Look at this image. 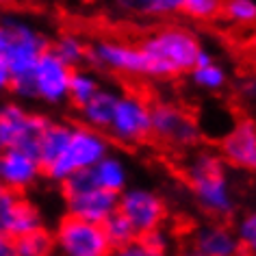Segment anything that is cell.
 I'll return each instance as SVG.
<instances>
[{
  "instance_id": "obj_1",
  "label": "cell",
  "mask_w": 256,
  "mask_h": 256,
  "mask_svg": "<svg viewBox=\"0 0 256 256\" xmlns=\"http://www.w3.org/2000/svg\"><path fill=\"white\" fill-rule=\"evenodd\" d=\"M182 172L191 198L204 215L226 222L236 213V189L230 178L228 163L220 152L208 148L191 152Z\"/></svg>"
},
{
  "instance_id": "obj_2",
  "label": "cell",
  "mask_w": 256,
  "mask_h": 256,
  "mask_svg": "<svg viewBox=\"0 0 256 256\" xmlns=\"http://www.w3.org/2000/svg\"><path fill=\"white\" fill-rule=\"evenodd\" d=\"M148 59L150 78L170 80L191 74L204 50L200 37L184 24H163L139 42Z\"/></svg>"
},
{
  "instance_id": "obj_3",
  "label": "cell",
  "mask_w": 256,
  "mask_h": 256,
  "mask_svg": "<svg viewBox=\"0 0 256 256\" xmlns=\"http://www.w3.org/2000/svg\"><path fill=\"white\" fill-rule=\"evenodd\" d=\"M46 33L26 18L4 14L0 18V56L9 63L14 80L33 76L37 61L50 50Z\"/></svg>"
},
{
  "instance_id": "obj_4",
  "label": "cell",
  "mask_w": 256,
  "mask_h": 256,
  "mask_svg": "<svg viewBox=\"0 0 256 256\" xmlns=\"http://www.w3.org/2000/svg\"><path fill=\"white\" fill-rule=\"evenodd\" d=\"M106 154H111V139L106 132H100L85 124H74L72 137L63 154L44 172V176L56 184H63L78 172L96 168Z\"/></svg>"
},
{
  "instance_id": "obj_5",
  "label": "cell",
  "mask_w": 256,
  "mask_h": 256,
  "mask_svg": "<svg viewBox=\"0 0 256 256\" xmlns=\"http://www.w3.org/2000/svg\"><path fill=\"white\" fill-rule=\"evenodd\" d=\"M68 215L80 217L92 224H104L120 210V196L96 187L92 170L78 172L61 184Z\"/></svg>"
},
{
  "instance_id": "obj_6",
  "label": "cell",
  "mask_w": 256,
  "mask_h": 256,
  "mask_svg": "<svg viewBox=\"0 0 256 256\" xmlns=\"http://www.w3.org/2000/svg\"><path fill=\"white\" fill-rule=\"evenodd\" d=\"M54 252L59 256H111L113 246L102 224H92L74 215H63L52 230Z\"/></svg>"
},
{
  "instance_id": "obj_7",
  "label": "cell",
  "mask_w": 256,
  "mask_h": 256,
  "mask_svg": "<svg viewBox=\"0 0 256 256\" xmlns=\"http://www.w3.org/2000/svg\"><path fill=\"white\" fill-rule=\"evenodd\" d=\"M48 124L46 115L28 111L22 102H0V152L18 148L37 154V146Z\"/></svg>"
},
{
  "instance_id": "obj_8",
  "label": "cell",
  "mask_w": 256,
  "mask_h": 256,
  "mask_svg": "<svg viewBox=\"0 0 256 256\" xmlns=\"http://www.w3.org/2000/svg\"><path fill=\"white\" fill-rule=\"evenodd\" d=\"M152 139L170 148L189 150L202 139V126L187 108L176 102H152Z\"/></svg>"
},
{
  "instance_id": "obj_9",
  "label": "cell",
  "mask_w": 256,
  "mask_h": 256,
  "mask_svg": "<svg viewBox=\"0 0 256 256\" xmlns=\"http://www.w3.org/2000/svg\"><path fill=\"white\" fill-rule=\"evenodd\" d=\"M92 70L124 78H150L148 59L139 44L124 40H98L89 46Z\"/></svg>"
},
{
  "instance_id": "obj_10",
  "label": "cell",
  "mask_w": 256,
  "mask_h": 256,
  "mask_svg": "<svg viewBox=\"0 0 256 256\" xmlns=\"http://www.w3.org/2000/svg\"><path fill=\"white\" fill-rule=\"evenodd\" d=\"M106 135L120 146H139L152 137V102L142 94L124 92L115 108Z\"/></svg>"
},
{
  "instance_id": "obj_11",
  "label": "cell",
  "mask_w": 256,
  "mask_h": 256,
  "mask_svg": "<svg viewBox=\"0 0 256 256\" xmlns=\"http://www.w3.org/2000/svg\"><path fill=\"white\" fill-rule=\"evenodd\" d=\"M120 213L132 224L139 239L150 232H156L165 226L168 204L163 196L150 187L132 184L120 196Z\"/></svg>"
},
{
  "instance_id": "obj_12",
  "label": "cell",
  "mask_w": 256,
  "mask_h": 256,
  "mask_svg": "<svg viewBox=\"0 0 256 256\" xmlns=\"http://www.w3.org/2000/svg\"><path fill=\"white\" fill-rule=\"evenodd\" d=\"M74 68H70L66 61H61L52 50L44 52L33 70V85L37 100L44 104L59 106L70 102V85H72Z\"/></svg>"
},
{
  "instance_id": "obj_13",
  "label": "cell",
  "mask_w": 256,
  "mask_h": 256,
  "mask_svg": "<svg viewBox=\"0 0 256 256\" xmlns=\"http://www.w3.org/2000/svg\"><path fill=\"white\" fill-rule=\"evenodd\" d=\"M217 152L228 163V168L256 174V120H236L222 135Z\"/></svg>"
},
{
  "instance_id": "obj_14",
  "label": "cell",
  "mask_w": 256,
  "mask_h": 256,
  "mask_svg": "<svg viewBox=\"0 0 256 256\" xmlns=\"http://www.w3.org/2000/svg\"><path fill=\"white\" fill-rule=\"evenodd\" d=\"M0 228L9 239H20L44 228V215L28 198L22 194L0 189Z\"/></svg>"
},
{
  "instance_id": "obj_15",
  "label": "cell",
  "mask_w": 256,
  "mask_h": 256,
  "mask_svg": "<svg viewBox=\"0 0 256 256\" xmlns=\"http://www.w3.org/2000/svg\"><path fill=\"white\" fill-rule=\"evenodd\" d=\"M44 176L40 158L26 150H2L0 152V189L24 194L33 189Z\"/></svg>"
},
{
  "instance_id": "obj_16",
  "label": "cell",
  "mask_w": 256,
  "mask_h": 256,
  "mask_svg": "<svg viewBox=\"0 0 256 256\" xmlns=\"http://www.w3.org/2000/svg\"><path fill=\"white\" fill-rule=\"evenodd\" d=\"M191 250L200 256H241V241L236 230L226 222H206L200 224L191 232Z\"/></svg>"
},
{
  "instance_id": "obj_17",
  "label": "cell",
  "mask_w": 256,
  "mask_h": 256,
  "mask_svg": "<svg viewBox=\"0 0 256 256\" xmlns=\"http://www.w3.org/2000/svg\"><path fill=\"white\" fill-rule=\"evenodd\" d=\"M122 89L113 87V85H104L85 106L78 111L80 124H85L89 128H96L100 132H106L111 126V120L118 108V102L122 98Z\"/></svg>"
},
{
  "instance_id": "obj_18",
  "label": "cell",
  "mask_w": 256,
  "mask_h": 256,
  "mask_svg": "<svg viewBox=\"0 0 256 256\" xmlns=\"http://www.w3.org/2000/svg\"><path fill=\"white\" fill-rule=\"evenodd\" d=\"M92 178L96 182V187L108 191V194L122 196L124 191L130 187L128 180H130V172H128L126 161L120 154H106L102 161L92 168Z\"/></svg>"
},
{
  "instance_id": "obj_19",
  "label": "cell",
  "mask_w": 256,
  "mask_h": 256,
  "mask_svg": "<svg viewBox=\"0 0 256 256\" xmlns=\"http://www.w3.org/2000/svg\"><path fill=\"white\" fill-rule=\"evenodd\" d=\"M189 78L194 82L196 89L206 92V94H217L228 85L226 68H224L220 61H215V56L210 54L206 48H204L200 52V56H198V66L191 70Z\"/></svg>"
},
{
  "instance_id": "obj_20",
  "label": "cell",
  "mask_w": 256,
  "mask_h": 256,
  "mask_svg": "<svg viewBox=\"0 0 256 256\" xmlns=\"http://www.w3.org/2000/svg\"><path fill=\"white\" fill-rule=\"evenodd\" d=\"M72 128L74 124H68V122H50L48 128L44 130L40 146H37V156H40L44 172L63 154L70 137H72Z\"/></svg>"
},
{
  "instance_id": "obj_21",
  "label": "cell",
  "mask_w": 256,
  "mask_h": 256,
  "mask_svg": "<svg viewBox=\"0 0 256 256\" xmlns=\"http://www.w3.org/2000/svg\"><path fill=\"white\" fill-rule=\"evenodd\" d=\"M50 50L74 70H78L82 63L89 61V44L74 30H66V33L56 35Z\"/></svg>"
},
{
  "instance_id": "obj_22",
  "label": "cell",
  "mask_w": 256,
  "mask_h": 256,
  "mask_svg": "<svg viewBox=\"0 0 256 256\" xmlns=\"http://www.w3.org/2000/svg\"><path fill=\"white\" fill-rule=\"evenodd\" d=\"M115 4L130 16L170 18V16L182 14L184 0H115Z\"/></svg>"
},
{
  "instance_id": "obj_23",
  "label": "cell",
  "mask_w": 256,
  "mask_h": 256,
  "mask_svg": "<svg viewBox=\"0 0 256 256\" xmlns=\"http://www.w3.org/2000/svg\"><path fill=\"white\" fill-rule=\"evenodd\" d=\"M102 87H104V82L100 80V76L96 70H92V68L74 70L72 85H70V104H72L76 111H80Z\"/></svg>"
},
{
  "instance_id": "obj_24",
  "label": "cell",
  "mask_w": 256,
  "mask_h": 256,
  "mask_svg": "<svg viewBox=\"0 0 256 256\" xmlns=\"http://www.w3.org/2000/svg\"><path fill=\"white\" fill-rule=\"evenodd\" d=\"M16 252H18V256H50V254H54L52 232L42 228L30 234L20 236V239H16Z\"/></svg>"
},
{
  "instance_id": "obj_25",
  "label": "cell",
  "mask_w": 256,
  "mask_h": 256,
  "mask_svg": "<svg viewBox=\"0 0 256 256\" xmlns=\"http://www.w3.org/2000/svg\"><path fill=\"white\" fill-rule=\"evenodd\" d=\"M222 18L236 28L256 26V0H224Z\"/></svg>"
},
{
  "instance_id": "obj_26",
  "label": "cell",
  "mask_w": 256,
  "mask_h": 256,
  "mask_svg": "<svg viewBox=\"0 0 256 256\" xmlns=\"http://www.w3.org/2000/svg\"><path fill=\"white\" fill-rule=\"evenodd\" d=\"M104 232H106V236H108V241H111L113 250L128 248V246H132L135 241H139L137 230L132 228V224L128 222L126 217L120 213V210L104 224Z\"/></svg>"
},
{
  "instance_id": "obj_27",
  "label": "cell",
  "mask_w": 256,
  "mask_h": 256,
  "mask_svg": "<svg viewBox=\"0 0 256 256\" xmlns=\"http://www.w3.org/2000/svg\"><path fill=\"white\" fill-rule=\"evenodd\" d=\"M224 14V0H184L182 16L191 22L208 24L220 20Z\"/></svg>"
},
{
  "instance_id": "obj_28",
  "label": "cell",
  "mask_w": 256,
  "mask_h": 256,
  "mask_svg": "<svg viewBox=\"0 0 256 256\" xmlns=\"http://www.w3.org/2000/svg\"><path fill=\"white\" fill-rule=\"evenodd\" d=\"M243 256H256V208L243 213L234 224Z\"/></svg>"
},
{
  "instance_id": "obj_29",
  "label": "cell",
  "mask_w": 256,
  "mask_h": 256,
  "mask_svg": "<svg viewBox=\"0 0 256 256\" xmlns=\"http://www.w3.org/2000/svg\"><path fill=\"white\" fill-rule=\"evenodd\" d=\"M111 256H170V254L156 252V250H152L150 246H146V243L139 239V241H135L132 246H128V248L113 250V254H111Z\"/></svg>"
},
{
  "instance_id": "obj_30",
  "label": "cell",
  "mask_w": 256,
  "mask_h": 256,
  "mask_svg": "<svg viewBox=\"0 0 256 256\" xmlns=\"http://www.w3.org/2000/svg\"><path fill=\"white\" fill-rule=\"evenodd\" d=\"M142 241L146 243V246H150L152 250H156V252H163V254H170V248H172V239L170 234L165 232V230H156V232H150L142 236Z\"/></svg>"
},
{
  "instance_id": "obj_31",
  "label": "cell",
  "mask_w": 256,
  "mask_h": 256,
  "mask_svg": "<svg viewBox=\"0 0 256 256\" xmlns=\"http://www.w3.org/2000/svg\"><path fill=\"white\" fill-rule=\"evenodd\" d=\"M14 89V72H11L9 63L0 56V96L9 94Z\"/></svg>"
},
{
  "instance_id": "obj_32",
  "label": "cell",
  "mask_w": 256,
  "mask_h": 256,
  "mask_svg": "<svg viewBox=\"0 0 256 256\" xmlns=\"http://www.w3.org/2000/svg\"><path fill=\"white\" fill-rule=\"evenodd\" d=\"M0 256H18L16 252V241L9 236L0 234Z\"/></svg>"
},
{
  "instance_id": "obj_33",
  "label": "cell",
  "mask_w": 256,
  "mask_h": 256,
  "mask_svg": "<svg viewBox=\"0 0 256 256\" xmlns=\"http://www.w3.org/2000/svg\"><path fill=\"white\" fill-rule=\"evenodd\" d=\"M11 4H14V0H0V9H7Z\"/></svg>"
},
{
  "instance_id": "obj_34",
  "label": "cell",
  "mask_w": 256,
  "mask_h": 256,
  "mask_svg": "<svg viewBox=\"0 0 256 256\" xmlns=\"http://www.w3.org/2000/svg\"><path fill=\"white\" fill-rule=\"evenodd\" d=\"M180 256H200V254H198L196 250H191V248H189V250H184V252H182Z\"/></svg>"
},
{
  "instance_id": "obj_35",
  "label": "cell",
  "mask_w": 256,
  "mask_h": 256,
  "mask_svg": "<svg viewBox=\"0 0 256 256\" xmlns=\"http://www.w3.org/2000/svg\"><path fill=\"white\" fill-rule=\"evenodd\" d=\"M26 2H37V0H26Z\"/></svg>"
},
{
  "instance_id": "obj_36",
  "label": "cell",
  "mask_w": 256,
  "mask_h": 256,
  "mask_svg": "<svg viewBox=\"0 0 256 256\" xmlns=\"http://www.w3.org/2000/svg\"><path fill=\"white\" fill-rule=\"evenodd\" d=\"M50 256H59V254H56V252H54V254H50Z\"/></svg>"
},
{
  "instance_id": "obj_37",
  "label": "cell",
  "mask_w": 256,
  "mask_h": 256,
  "mask_svg": "<svg viewBox=\"0 0 256 256\" xmlns=\"http://www.w3.org/2000/svg\"><path fill=\"white\" fill-rule=\"evenodd\" d=\"M0 234H2V228H0Z\"/></svg>"
}]
</instances>
